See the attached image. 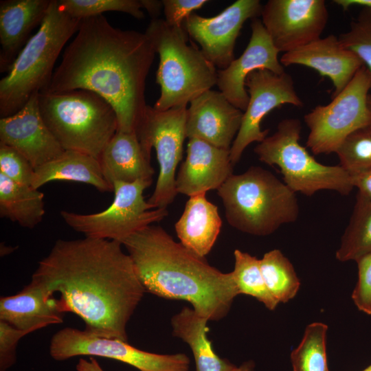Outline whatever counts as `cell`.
<instances>
[{
    "label": "cell",
    "instance_id": "cell-1",
    "mask_svg": "<svg viewBox=\"0 0 371 371\" xmlns=\"http://www.w3.org/2000/svg\"><path fill=\"white\" fill-rule=\"evenodd\" d=\"M117 240L58 239L39 262L31 282L64 313L80 317L85 330L127 341L126 325L145 291L131 258Z\"/></svg>",
    "mask_w": 371,
    "mask_h": 371
},
{
    "label": "cell",
    "instance_id": "cell-2",
    "mask_svg": "<svg viewBox=\"0 0 371 371\" xmlns=\"http://www.w3.org/2000/svg\"><path fill=\"white\" fill-rule=\"evenodd\" d=\"M155 53L145 33L114 27L102 14L83 19L42 92L93 91L115 109L117 131L136 133Z\"/></svg>",
    "mask_w": 371,
    "mask_h": 371
},
{
    "label": "cell",
    "instance_id": "cell-3",
    "mask_svg": "<svg viewBox=\"0 0 371 371\" xmlns=\"http://www.w3.org/2000/svg\"><path fill=\"white\" fill-rule=\"evenodd\" d=\"M145 291L191 304L209 321L224 318L238 295L232 272L223 273L172 237L150 225L120 241Z\"/></svg>",
    "mask_w": 371,
    "mask_h": 371
},
{
    "label": "cell",
    "instance_id": "cell-4",
    "mask_svg": "<svg viewBox=\"0 0 371 371\" xmlns=\"http://www.w3.org/2000/svg\"><path fill=\"white\" fill-rule=\"evenodd\" d=\"M227 223L254 236H268L299 216L295 193L270 171L251 166L217 190Z\"/></svg>",
    "mask_w": 371,
    "mask_h": 371
},
{
    "label": "cell",
    "instance_id": "cell-5",
    "mask_svg": "<svg viewBox=\"0 0 371 371\" xmlns=\"http://www.w3.org/2000/svg\"><path fill=\"white\" fill-rule=\"evenodd\" d=\"M80 22L81 19L62 12L57 0H51L38 30L0 80L1 118L16 113L34 93L47 88L59 54L67 41L78 32Z\"/></svg>",
    "mask_w": 371,
    "mask_h": 371
},
{
    "label": "cell",
    "instance_id": "cell-6",
    "mask_svg": "<svg viewBox=\"0 0 371 371\" xmlns=\"http://www.w3.org/2000/svg\"><path fill=\"white\" fill-rule=\"evenodd\" d=\"M144 33L159 56L156 82L161 92L154 109L166 111L187 106L216 85V67L199 48L188 43L183 26H170L164 19H154Z\"/></svg>",
    "mask_w": 371,
    "mask_h": 371
},
{
    "label": "cell",
    "instance_id": "cell-7",
    "mask_svg": "<svg viewBox=\"0 0 371 371\" xmlns=\"http://www.w3.org/2000/svg\"><path fill=\"white\" fill-rule=\"evenodd\" d=\"M38 106L46 126L65 150L86 153L98 160L118 129L111 104L88 90L40 92Z\"/></svg>",
    "mask_w": 371,
    "mask_h": 371
},
{
    "label": "cell",
    "instance_id": "cell-8",
    "mask_svg": "<svg viewBox=\"0 0 371 371\" xmlns=\"http://www.w3.org/2000/svg\"><path fill=\"white\" fill-rule=\"evenodd\" d=\"M301 122L289 117L280 121L276 131L254 148L258 159L280 168L284 183L295 193L307 196L327 190L346 196L354 188L351 175L339 165L317 161L300 145Z\"/></svg>",
    "mask_w": 371,
    "mask_h": 371
},
{
    "label": "cell",
    "instance_id": "cell-9",
    "mask_svg": "<svg viewBox=\"0 0 371 371\" xmlns=\"http://www.w3.org/2000/svg\"><path fill=\"white\" fill-rule=\"evenodd\" d=\"M153 181L140 179L131 183L113 184L114 199L104 210L79 214L62 210L65 223L85 237L120 241L131 234L164 219L166 208H155L143 195Z\"/></svg>",
    "mask_w": 371,
    "mask_h": 371
},
{
    "label": "cell",
    "instance_id": "cell-10",
    "mask_svg": "<svg viewBox=\"0 0 371 371\" xmlns=\"http://www.w3.org/2000/svg\"><path fill=\"white\" fill-rule=\"evenodd\" d=\"M370 91L371 74L363 65L331 102L316 106L304 115L310 131L306 145L313 154L336 153L350 134L371 125Z\"/></svg>",
    "mask_w": 371,
    "mask_h": 371
},
{
    "label": "cell",
    "instance_id": "cell-11",
    "mask_svg": "<svg viewBox=\"0 0 371 371\" xmlns=\"http://www.w3.org/2000/svg\"><path fill=\"white\" fill-rule=\"evenodd\" d=\"M187 106L157 111L147 105L136 129L138 139L150 156L157 154L159 172L154 191L148 200L155 208H166L174 201L177 190L175 171L182 159L186 135Z\"/></svg>",
    "mask_w": 371,
    "mask_h": 371
},
{
    "label": "cell",
    "instance_id": "cell-12",
    "mask_svg": "<svg viewBox=\"0 0 371 371\" xmlns=\"http://www.w3.org/2000/svg\"><path fill=\"white\" fill-rule=\"evenodd\" d=\"M49 354L57 361L78 356L117 360L140 371H188L190 359L183 353L160 355L144 351L117 339L99 337L87 330L66 327L50 341Z\"/></svg>",
    "mask_w": 371,
    "mask_h": 371
},
{
    "label": "cell",
    "instance_id": "cell-13",
    "mask_svg": "<svg viewBox=\"0 0 371 371\" xmlns=\"http://www.w3.org/2000/svg\"><path fill=\"white\" fill-rule=\"evenodd\" d=\"M245 87L249 102L229 150L233 166L240 160L250 144L260 143L268 136L269 130H262L260 124L269 112L285 104L299 108L304 106L295 89L292 76L286 71L277 74L267 69L254 71L247 76Z\"/></svg>",
    "mask_w": 371,
    "mask_h": 371
},
{
    "label": "cell",
    "instance_id": "cell-14",
    "mask_svg": "<svg viewBox=\"0 0 371 371\" xmlns=\"http://www.w3.org/2000/svg\"><path fill=\"white\" fill-rule=\"evenodd\" d=\"M328 16L324 0H269L261 21L275 47L286 53L319 38Z\"/></svg>",
    "mask_w": 371,
    "mask_h": 371
},
{
    "label": "cell",
    "instance_id": "cell-15",
    "mask_svg": "<svg viewBox=\"0 0 371 371\" xmlns=\"http://www.w3.org/2000/svg\"><path fill=\"white\" fill-rule=\"evenodd\" d=\"M262 9L259 0H237L212 17L192 13L183 26L207 60L224 69L235 59V44L244 23L261 16Z\"/></svg>",
    "mask_w": 371,
    "mask_h": 371
},
{
    "label": "cell",
    "instance_id": "cell-16",
    "mask_svg": "<svg viewBox=\"0 0 371 371\" xmlns=\"http://www.w3.org/2000/svg\"><path fill=\"white\" fill-rule=\"evenodd\" d=\"M251 34L245 49L238 58L224 69H218L219 91L234 106L245 111L249 102L245 87L247 76L258 69H267L275 74L285 72L278 58L280 52L273 45L261 20L252 19Z\"/></svg>",
    "mask_w": 371,
    "mask_h": 371
},
{
    "label": "cell",
    "instance_id": "cell-17",
    "mask_svg": "<svg viewBox=\"0 0 371 371\" xmlns=\"http://www.w3.org/2000/svg\"><path fill=\"white\" fill-rule=\"evenodd\" d=\"M38 95L34 93L19 111L0 119V144L18 151L34 170L65 151L41 115Z\"/></svg>",
    "mask_w": 371,
    "mask_h": 371
},
{
    "label": "cell",
    "instance_id": "cell-18",
    "mask_svg": "<svg viewBox=\"0 0 371 371\" xmlns=\"http://www.w3.org/2000/svg\"><path fill=\"white\" fill-rule=\"evenodd\" d=\"M187 108L186 135L229 150L240 128L243 111L220 91L210 89Z\"/></svg>",
    "mask_w": 371,
    "mask_h": 371
},
{
    "label": "cell",
    "instance_id": "cell-19",
    "mask_svg": "<svg viewBox=\"0 0 371 371\" xmlns=\"http://www.w3.org/2000/svg\"><path fill=\"white\" fill-rule=\"evenodd\" d=\"M280 61L284 67L303 65L329 78L333 85L332 98L341 92L364 65L359 57L344 47L333 34L284 53Z\"/></svg>",
    "mask_w": 371,
    "mask_h": 371
},
{
    "label": "cell",
    "instance_id": "cell-20",
    "mask_svg": "<svg viewBox=\"0 0 371 371\" xmlns=\"http://www.w3.org/2000/svg\"><path fill=\"white\" fill-rule=\"evenodd\" d=\"M187 155L176 178L178 193L192 196L218 190L233 175L229 150L189 139Z\"/></svg>",
    "mask_w": 371,
    "mask_h": 371
},
{
    "label": "cell",
    "instance_id": "cell-21",
    "mask_svg": "<svg viewBox=\"0 0 371 371\" xmlns=\"http://www.w3.org/2000/svg\"><path fill=\"white\" fill-rule=\"evenodd\" d=\"M51 0H3L0 1V71H8L17 55L41 25Z\"/></svg>",
    "mask_w": 371,
    "mask_h": 371
},
{
    "label": "cell",
    "instance_id": "cell-22",
    "mask_svg": "<svg viewBox=\"0 0 371 371\" xmlns=\"http://www.w3.org/2000/svg\"><path fill=\"white\" fill-rule=\"evenodd\" d=\"M64 313L58 300L32 282L18 293L0 299V320L30 333L61 324Z\"/></svg>",
    "mask_w": 371,
    "mask_h": 371
},
{
    "label": "cell",
    "instance_id": "cell-23",
    "mask_svg": "<svg viewBox=\"0 0 371 371\" xmlns=\"http://www.w3.org/2000/svg\"><path fill=\"white\" fill-rule=\"evenodd\" d=\"M99 161L104 177L112 187L116 181H153L155 174L150 156L144 150L135 132L117 131L102 152Z\"/></svg>",
    "mask_w": 371,
    "mask_h": 371
},
{
    "label": "cell",
    "instance_id": "cell-24",
    "mask_svg": "<svg viewBox=\"0 0 371 371\" xmlns=\"http://www.w3.org/2000/svg\"><path fill=\"white\" fill-rule=\"evenodd\" d=\"M222 221L216 205L205 194L190 196L175 227L180 243L196 255L205 258L219 235Z\"/></svg>",
    "mask_w": 371,
    "mask_h": 371
},
{
    "label": "cell",
    "instance_id": "cell-25",
    "mask_svg": "<svg viewBox=\"0 0 371 371\" xmlns=\"http://www.w3.org/2000/svg\"><path fill=\"white\" fill-rule=\"evenodd\" d=\"M54 181L84 183L102 192L113 191L103 176L99 160L74 150H65L58 157L36 168L31 186L38 189Z\"/></svg>",
    "mask_w": 371,
    "mask_h": 371
},
{
    "label": "cell",
    "instance_id": "cell-26",
    "mask_svg": "<svg viewBox=\"0 0 371 371\" xmlns=\"http://www.w3.org/2000/svg\"><path fill=\"white\" fill-rule=\"evenodd\" d=\"M208 321L192 308L183 307L171 319L172 335L190 346L196 371H236V366L221 358L214 350L207 338Z\"/></svg>",
    "mask_w": 371,
    "mask_h": 371
},
{
    "label": "cell",
    "instance_id": "cell-27",
    "mask_svg": "<svg viewBox=\"0 0 371 371\" xmlns=\"http://www.w3.org/2000/svg\"><path fill=\"white\" fill-rule=\"evenodd\" d=\"M45 213L44 194L31 186L16 183L0 172V216L32 229Z\"/></svg>",
    "mask_w": 371,
    "mask_h": 371
},
{
    "label": "cell",
    "instance_id": "cell-28",
    "mask_svg": "<svg viewBox=\"0 0 371 371\" xmlns=\"http://www.w3.org/2000/svg\"><path fill=\"white\" fill-rule=\"evenodd\" d=\"M371 253V201L358 192L350 221L335 257L340 262L356 261Z\"/></svg>",
    "mask_w": 371,
    "mask_h": 371
},
{
    "label": "cell",
    "instance_id": "cell-29",
    "mask_svg": "<svg viewBox=\"0 0 371 371\" xmlns=\"http://www.w3.org/2000/svg\"><path fill=\"white\" fill-rule=\"evenodd\" d=\"M266 287L279 304L288 302L297 293L300 281L292 263L279 249L266 252L260 259Z\"/></svg>",
    "mask_w": 371,
    "mask_h": 371
},
{
    "label": "cell",
    "instance_id": "cell-30",
    "mask_svg": "<svg viewBox=\"0 0 371 371\" xmlns=\"http://www.w3.org/2000/svg\"><path fill=\"white\" fill-rule=\"evenodd\" d=\"M324 323L308 324L302 341L291 353L293 371H329L326 355V333Z\"/></svg>",
    "mask_w": 371,
    "mask_h": 371
},
{
    "label": "cell",
    "instance_id": "cell-31",
    "mask_svg": "<svg viewBox=\"0 0 371 371\" xmlns=\"http://www.w3.org/2000/svg\"><path fill=\"white\" fill-rule=\"evenodd\" d=\"M234 268L232 271L238 294L254 297L267 308L273 311L278 303L271 296L265 284L260 259L239 249L234 251Z\"/></svg>",
    "mask_w": 371,
    "mask_h": 371
},
{
    "label": "cell",
    "instance_id": "cell-32",
    "mask_svg": "<svg viewBox=\"0 0 371 371\" xmlns=\"http://www.w3.org/2000/svg\"><path fill=\"white\" fill-rule=\"evenodd\" d=\"M57 3L62 12L81 20L108 11L125 12L137 19L144 17L140 0H57Z\"/></svg>",
    "mask_w": 371,
    "mask_h": 371
},
{
    "label": "cell",
    "instance_id": "cell-33",
    "mask_svg": "<svg viewBox=\"0 0 371 371\" xmlns=\"http://www.w3.org/2000/svg\"><path fill=\"white\" fill-rule=\"evenodd\" d=\"M336 153L339 165L350 175L371 169V125L350 134Z\"/></svg>",
    "mask_w": 371,
    "mask_h": 371
},
{
    "label": "cell",
    "instance_id": "cell-34",
    "mask_svg": "<svg viewBox=\"0 0 371 371\" xmlns=\"http://www.w3.org/2000/svg\"><path fill=\"white\" fill-rule=\"evenodd\" d=\"M338 38L344 47L359 57L371 74V8H361L348 30Z\"/></svg>",
    "mask_w": 371,
    "mask_h": 371
},
{
    "label": "cell",
    "instance_id": "cell-35",
    "mask_svg": "<svg viewBox=\"0 0 371 371\" xmlns=\"http://www.w3.org/2000/svg\"><path fill=\"white\" fill-rule=\"evenodd\" d=\"M0 172L16 183L31 186L34 169L15 149L0 144Z\"/></svg>",
    "mask_w": 371,
    "mask_h": 371
},
{
    "label": "cell",
    "instance_id": "cell-36",
    "mask_svg": "<svg viewBox=\"0 0 371 371\" xmlns=\"http://www.w3.org/2000/svg\"><path fill=\"white\" fill-rule=\"evenodd\" d=\"M355 262L358 267V281L351 297L360 311L371 315V253Z\"/></svg>",
    "mask_w": 371,
    "mask_h": 371
},
{
    "label": "cell",
    "instance_id": "cell-37",
    "mask_svg": "<svg viewBox=\"0 0 371 371\" xmlns=\"http://www.w3.org/2000/svg\"><path fill=\"white\" fill-rule=\"evenodd\" d=\"M29 333L0 320V371H7L15 363L18 342Z\"/></svg>",
    "mask_w": 371,
    "mask_h": 371
},
{
    "label": "cell",
    "instance_id": "cell-38",
    "mask_svg": "<svg viewBox=\"0 0 371 371\" xmlns=\"http://www.w3.org/2000/svg\"><path fill=\"white\" fill-rule=\"evenodd\" d=\"M206 0H163L165 22L170 26L182 27L194 10L201 8Z\"/></svg>",
    "mask_w": 371,
    "mask_h": 371
},
{
    "label": "cell",
    "instance_id": "cell-39",
    "mask_svg": "<svg viewBox=\"0 0 371 371\" xmlns=\"http://www.w3.org/2000/svg\"><path fill=\"white\" fill-rule=\"evenodd\" d=\"M350 175L354 188L371 201V169Z\"/></svg>",
    "mask_w": 371,
    "mask_h": 371
},
{
    "label": "cell",
    "instance_id": "cell-40",
    "mask_svg": "<svg viewBox=\"0 0 371 371\" xmlns=\"http://www.w3.org/2000/svg\"><path fill=\"white\" fill-rule=\"evenodd\" d=\"M142 8L146 9L152 19H157L161 8H163L162 1L156 0H140Z\"/></svg>",
    "mask_w": 371,
    "mask_h": 371
},
{
    "label": "cell",
    "instance_id": "cell-41",
    "mask_svg": "<svg viewBox=\"0 0 371 371\" xmlns=\"http://www.w3.org/2000/svg\"><path fill=\"white\" fill-rule=\"evenodd\" d=\"M77 371H104L96 359L90 357L89 360L80 358L76 365Z\"/></svg>",
    "mask_w": 371,
    "mask_h": 371
},
{
    "label": "cell",
    "instance_id": "cell-42",
    "mask_svg": "<svg viewBox=\"0 0 371 371\" xmlns=\"http://www.w3.org/2000/svg\"><path fill=\"white\" fill-rule=\"evenodd\" d=\"M333 2L347 10L352 6L371 8V0H334Z\"/></svg>",
    "mask_w": 371,
    "mask_h": 371
},
{
    "label": "cell",
    "instance_id": "cell-43",
    "mask_svg": "<svg viewBox=\"0 0 371 371\" xmlns=\"http://www.w3.org/2000/svg\"><path fill=\"white\" fill-rule=\"evenodd\" d=\"M236 371H255V363L253 361L243 362Z\"/></svg>",
    "mask_w": 371,
    "mask_h": 371
},
{
    "label": "cell",
    "instance_id": "cell-44",
    "mask_svg": "<svg viewBox=\"0 0 371 371\" xmlns=\"http://www.w3.org/2000/svg\"><path fill=\"white\" fill-rule=\"evenodd\" d=\"M368 106L371 111V93L369 95L368 97Z\"/></svg>",
    "mask_w": 371,
    "mask_h": 371
},
{
    "label": "cell",
    "instance_id": "cell-45",
    "mask_svg": "<svg viewBox=\"0 0 371 371\" xmlns=\"http://www.w3.org/2000/svg\"><path fill=\"white\" fill-rule=\"evenodd\" d=\"M363 371H371V364L366 368Z\"/></svg>",
    "mask_w": 371,
    "mask_h": 371
}]
</instances>
